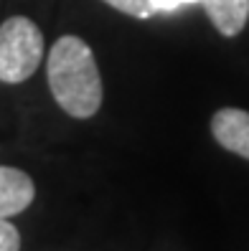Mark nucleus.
<instances>
[{"mask_svg": "<svg viewBox=\"0 0 249 251\" xmlns=\"http://www.w3.org/2000/svg\"><path fill=\"white\" fill-rule=\"evenodd\" d=\"M33 198H36V185L31 175L18 168L0 165V218L23 213L33 203Z\"/></svg>", "mask_w": 249, "mask_h": 251, "instance_id": "4", "label": "nucleus"}, {"mask_svg": "<svg viewBox=\"0 0 249 251\" xmlns=\"http://www.w3.org/2000/svg\"><path fill=\"white\" fill-rule=\"evenodd\" d=\"M211 135L224 150L249 160V112L224 107L211 117Z\"/></svg>", "mask_w": 249, "mask_h": 251, "instance_id": "3", "label": "nucleus"}, {"mask_svg": "<svg viewBox=\"0 0 249 251\" xmlns=\"http://www.w3.org/2000/svg\"><path fill=\"white\" fill-rule=\"evenodd\" d=\"M201 5V0H153V8L155 13H170V10H178L183 5Z\"/></svg>", "mask_w": 249, "mask_h": 251, "instance_id": "8", "label": "nucleus"}, {"mask_svg": "<svg viewBox=\"0 0 249 251\" xmlns=\"http://www.w3.org/2000/svg\"><path fill=\"white\" fill-rule=\"evenodd\" d=\"M102 3H107L114 10L125 13V16H133V18H140V21H148L155 16L153 0H102Z\"/></svg>", "mask_w": 249, "mask_h": 251, "instance_id": "6", "label": "nucleus"}, {"mask_svg": "<svg viewBox=\"0 0 249 251\" xmlns=\"http://www.w3.org/2000/svg\"><path fill=\"white\" fill-rule=\"evenodd\" d=\"M0 251H21V233L8 218H0Z\"/></svg>", "mask_w": 249, "mask_h": 251, "instance_id": "7", "label": "nucleus"}, {"mask_svg": "<svg viewBox=\"0 0 249 251\" xmlns=\"http://www.w3.org/2000/svg\"><path fill=\"white\" fill-rule=\"evenodd\" d=\"M206 16L221 36H239L249 18V0H201Z\"/></svg>", "mask_w": 249, "mask_h": 251, "instance_id": "5", "label": "nucleus"}, {"mask_svg": "<svg viewBox=\"0 0 249 251\" xmlns=\"http://www.w3.org/2000/svg\"><path fill=\"white\" fill-rule=\"evenodd\" d=\"M43 61V33L26 16H13L0 25V81L21 84Z\"/></svg>", "mask_w": 249, "mask_h": 251, "instance_id": "2", "label": "nucleus"}, {"mask_svg": "<svg viewBox=\"0 0 249 251\" xmlns=\"http://www.w3.org/2000/svg\"><path fill=\"white\" fill-rule=\"evenodd\" d=\"M49 89L56 104L77 120H89L102 107V76L94 51L79 36H61L49 51Z\"/></svg>", "mask_w": 249, "mask_h": 251, "instance_id": "1", "label": "nucleus"}]
</instances>
